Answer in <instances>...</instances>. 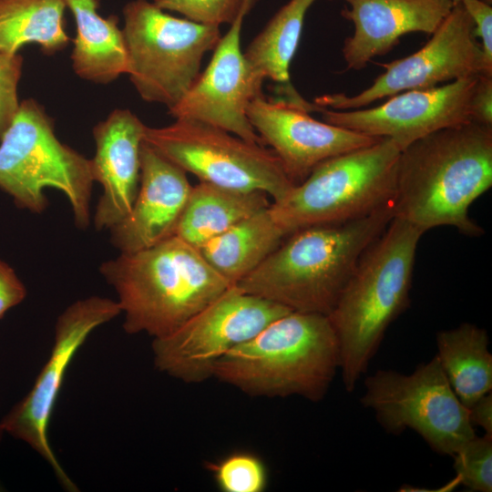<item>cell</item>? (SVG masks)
Returning a JSON list of instances; mask_svg holds the SVG:
<instances>
[{"instance_id":"obj_1","label":"cell","mask_w":492,"mask_h":492,"mask_svg":"<svg viewBox=\"0 0 492 492\" xmlns=\"http://www.w3.org/2000/svg\"><path fill=\"white\" fill-rule=\"evenodd\" d=\"M492 187V127L467 122L439 129L404 149L396 172L394 218L423 234L454 227L478 237L484 230L470 205Z\"/></svg>"},{"instance_id":"obj_2","label":"cell","mask_w":492,"mask_h":492,"mask_svg":"<svg viewBox=\"0 0 492 492\" xmlns=\"http://www.w3.org/2000/svg\"><path fill=\"white\" fill-rule=\"evenodd\" d=\"M393 218L389 206L358 220L295 231L235 285L292 312L328 315L361 256Z\"/></svg>"},{"instance_id":"obj_3","label":"cell","mask_w":492,"mask_h":492,"mask_svg":"<svg viewBox=\"0 0 492 492\" xmlns=\"http://www.w3.org/2000/svg\"><path fill=\"white\" fill-rule=\"evenodd\" d=\"M423 233L393 218L368 246L327 315L340 347V372L353 392L389 325L410 302L416 249Z\"/></svg>"},{"instance_id":"obj_4","label":"cell","mask_w":492,"mask_h":492,"mask_svg":"<svg viewBox=\"0 0 492 492\" xmlns=\"http://www.w3.org/2000/svg\"><path fill=\"white\" fill-rule=\"evenodd\" d=\"M99 272L117 293L125 332L152 339L171 333L231 286L198 249L176 236L120 252Z\"/></svg>"},{"instance_id":"obj_5","label":"cell","mask_w":492,"mask_h":492,"mask_svg":"<svg viewBox=\"0 0 492 492\" xmlns=\"http://www.w3.org/2000/svg\"><path fill=\"white\" fill-rule=\"evenodd\" d=\"M339 369V343L328 316L289 312L227 353L213 378L251 396L319 402Z\"/></svg>"},{"instance_id":"obj_6","label":"cell","mask_w":492,"mask_h":492,"mask_svg":"<svg viewBox=\"0 0 492 492\" xmlns=\"http://www.w3.org/2000/svg\"><path fill=\"white\" fill-rule=\"evenodd\" d=\"M401 147L392 138L325 159L270 210L287 236L358 220L393 206Z\"/></svg>"},{"instance_id":"obj_7","label":"cell","mask_w":492,"mask_h":492,"mask_svg":"<svg viewBox=\"0 0 492 492\" xmlns=\"http://www.w3.org/2000/svg\"><path fill=\"white\" fill-rule=\"evenodd\" d=\"M94 182L91 159L57 138L53 119L37 101H21L0 139V190L34 213L47 207L45 189L58 190L70 203L77 227L85 229Z\"/></svg>"},{"instance_id":"obj_8","label":"cell","mask_w":492,"mask_h":492,"mask_svg":"<svg viewBox=\"0 0 492 492\" xmlns=\"http://www.w3.org/2000/svg\"><path fill=\"white\" fill-rule=\"evenodd\" d=\"M123 16L132 85L143 100L174 107L200 76L205 54L218 45L220 26L175 17L148 0L127 3Z\"/></svg>"},{"instance_id":"obj_9","label":"cell","mask_w":492,"mask_h":492,"mask_svg":"<svg viewBox=\"0 0 492 492\" xmlns=\"http://www.w3.org/2000/svg\"><path fill=\"white\" fill-rule=\"evenodd\" d=\"M144 141L200 181L261 191L273 202L295 186L272 149L200 121L177 118L169 126L146 127Z\"/></svg>"},{"instance_id":"obj_10","label":"cell","mask_w":492,"mask_h":492,"mask_svg":"<svg viewBox=\"0 0 492 492\" xmlns=\"http://www.w3.org/2000/svg\"><path fill=\"white\" fill-rule=\"evenodd\" d=\"M364 385L360 401L388 433L410 428L435 452L449 456L477 436L436 355L410 374L378 370L365 378Z\"/></svg>"},{"instance_id":"obj_11","label":"cell","mask_w":492,"mask_h":492,"mask_svg":"<svg viewBox=\"0 0 492 492\" xmlns=\"http://www.w3.org/2000/svg\"><path fill=\"white\" fill-rule=\"evenodd\" d=\"M289 312L231 285L177 330L152 340L154 365L183 383H202L227 353Z\"/></svg>"},{"instance_id":"obj_12","label":"cell","mask_w":492,"mask_h":492,"mask_svg":"<svg viewBox=\"0 0 492 492\" xmlns=\"http://www.w3.org/2000/svg\"><path fill=\"white\" fill-rule=\"evenodd\" d=\"M121 313L117 300L100 296L80 299L58 316L54 343L46 364L27 395L2 418L4 432L26 443L51 466L62 487L78 491L58 462L48 439V426L70 362L88 335Z\"/></svg>"},{"instance_id":"obj_13","label":"cell","mask_w":492,"mask_h":492,"mask_svg":"<svg viewBox=\"0 0 492 492\" xmlns=\"http://www.w3.org/2000/svg\"><path fill=\"white\" fill-rule=\"evenodd\" d=\"M430 36L425 45L416 52L381 64L385 71L358 94H326L316 97L313 103L333 110L363 108L401 92L431 88L486 74L482 50L475 36V25L461 3L454 5Z\"/></svg>"},{"instance_id":"obj_14","label":"cell","mask_w":492,"mask_h":492,"mask_svg":"<svg viewBox=\"0 0 492 492\" xmlns=\"http://www.w3.org/2000/svg\"><path fill=\"white\" fill-rule=\"evenodd\" d=\"M257 1H246L213 49L205 70L181 100L169 108L175 119L200 121L247 141L263 144L248 118L247 109L251 101L263 96L264 78L251 67L241 48L242 22Z\"/></svg>"},{"instance_id":"obj_15","label":"cell","mask_w":492,"mask_h":492,"mask_svg":"<svg viewBox=\"0 0 492 492\" xmlns=\"http://www.w3.org/2000/svg\"><path fill=\"white\" fill-rule=\"evenodd\" d=\"M479 76V75H478ZM388 97L374 108L333 110L314 104L324 122L377 138L394 139L402 149L435 131L471 122L470 99L477 77Z\"/></svg>"},{"instance_id":"obj_16","label":"cell","mask_w":492,"mask_h":492,"mask_svg":"<svg viewBox=\"0 0 492 492\" xmlns=\"http://www.w3.org/2000/svg\"><path fill=\"white\" fill-rule=\"evenodd\" d=\"M310 107L302 97L269 100L262 96L251 101L247 109L263 144L277 155L295 185L325 159L383 138L316 120L309 114Z\"/></svg>"},{"instance_id":"obj_17","label":"cell","mask_w":492,"mask_h":492,"mask_svg":"<svg viewBox=\"0 0 492 492\" xmlns=\"http://www.w3.org/2000/svg\"><path fill=\"white\" fill-rule=\"evenodd\" d=\"M186 173L143 140L139 187L132 209L109 229L116 249L134 252L174 236L192 188Z\"/></svg>"},{"instance_id":"obj_18","label":"cell","mask_w":492,"mask_h":492,"mask_svg":"<svg viewBox=\"0 0 492 492\" xmlns=\"http://www.w3.org/2000/svg\"><path fill=\"white\" fill-rule=\"evenodd\" d=\"M354 34L342 48L348 70H361L395 48L410 33L432 35L454 7L450 0H342Z\"/></svg>"},{"instance_id":"obj_19","label":"cell","mask_w":492,"mask_h":492,"mask_svg":"<svg viewBox=\"0 0 492 492\" xmlns=\"http://www.w3.org/2000/svg\"><path fill=\"white\" fill-rule=\"evenodd\" d=\"M146 127L130 110L115 109L93 128L92 172L103 189L94 215L97 230H109L132 209L139 187Z\"/></svg>"},{"instance_id":"obj_20","label":"cell","mask_w":492,"mask_h":492,"mask_svg":"<svg viewBox=\"0 0 492 492\" xmlns=\"http://www.w3.org/2000/svg\"><path fill=\"white\" fill-rule=\"evenodd\" d=\"M64 1L76 22L71 55L75 73L96 84H108L128 74V51L118 16H101L98 0Z\"/></svg>"},{"instance_id":"obj_21","label":"cell","mask_w":492,"mask_h":492,"mask_svg":"<svg viewBox=\"0 0 492 492\" xmlns=\"http://www.w3.org/2000/svg\"><path fill=\"white\" fill-rule=\"evenodd\" d=\"M269 196L200 181L192 186L174 236L200 250L238 222L267 209Z\"/></svg>"},{"instance_id":"obj_22","label":"cell","mask_w":492,"mask_h":492,"mask_svg":"<svg viewBox=\"0 0 492 492\" xmlns=\"http://www.w3.org/2000/svg\"><path fill=\"white\" fill-rule=\"evenodd\" d=\"M287 237L270 207L238 222L199 251L231 285L259 266Z\"/></svg>"},{"instance_id":"obj_23","label":"cell","mask_w":492,"mask_h":492,"mask_svg":"<svg viewBox=\"0 0 492 492\" xmlns=\"http://www.w3.org/2000/svg\"><path fill=\"white\" fill-rule=\"evenodd\" d=\"M487 331L463 323L436 333V357L460 402L467 408L492 389V354Z\"/></svg>"},{"instance_id":"obj_24","label":"cell","mask_w":492,"mask_h":492,"mask_svg":"<svg viewBox=\"0 0 492 492\" xmlns=\"http://www.w3.org/2000/svg\"><path fill=\"white\" fill-rule=\"evenodd\" d=\"M66 8L64 0H0V51L18 54L31 43L46 55L64 49Z\"/></svg>"},{"instance_id":"obj_25","label":"cell","mask_w":492,"mask_h":492,"mask_svg":"<svg viewBox=\"0 0 492 492\" xmlns=\"http://www.w3.org/2000/svg\"><path fill=\"white\" fill-rule=\"evenodd\" d=\"M315 0H289L252 39L243 53L264 79L290 83V65L299 46L304 18Z\"/></svg>"},{"instance_id":"obj_26","label":"cell","mask_w":492,"mask_h":492,"mask_svg":"<svg viewBox=\"0 0 492 492\" xmlns=\"http://www.w3.org/2000/svg\"><path fill=\"white\" fill-rule=\"evenodd\" d=\"M206 467L222 492H262L267 487V468L250 452L231 453L217 462H208Z\"/></svg>"},{"instance_id":"obj_27","label":"cell","mask_w":492,"mask_h":492,"mask_svg":"<svg viewBox=\"0 0 492 492\" xmlns=\"http://www.w3.org/2000/svg\"><path fill=\"white\" fill-rule=\"evenodd\" d=\"M459 484L472 491L492 490V436H475L453 456Z\"/></svg>"},{"instance_id":"obj_28","label":"cell","mask_w":492,"mask_h":492,"mask_svg":"<svg viewBox=\"0 0 492 492\" xmlns=\"http://www.w3.org/2000/svg\"><path fill=\"white\" fill-rule=\"evenodd\" d=\"M247 0H154L164 11L177 12L185 18L205 25H231Z\"/></svg>"},{"instance_id":"obj_29","label":"cell","mask_w":492,"mask_h":492,"mask_svg":"<svg viewBox=\"0 0 492 492\" xmlns=\"http://www.w3.org/2000/svg\"><path fill=\"white\" fill-rule=\"evenodd\" d=\"M23 57L0 51V139L11 125L19 108L18 83Z\"/></svg>"},{"instance_id":"obj_30","label":"cell","mask_w":492,"mask_h":492,"mask_svg":"<svg viewBox=\"0 0 492 492\" xmlns=\"http://www.w3.org/2000/svg\"><path fill=\"white\" fill-rule=\"evenodd\" d=\"M463 7L475 25V36L480 38L487 75L492 76V6L490 0H462Z\"/></svg>"},{"instance_id":"obj_31","label":"cell","mask_w":492,"mask_h":492,"mask_svg":"<svg viewBox=\"0 0 492 492\" xmlns=\"http://www.w3.org/2000/svg\"><path fill=\"white\" fill-rule=\"evenodd\" d=\"M470 117L473 122L492 127V76L477 77L470 99Z\"/></svg>"},{"instance_id":"obj_32","label":"cell","mask_w":492,"mask_h":492,"mask_svg":"<svg viewBox=\"0 0 492 492\" xmlns=\"http://www.w3.org/2000/svg\"><path fill=\"white\" fill-rule=\"evenodd\" d=\"M26 289L15 272L0 258V319L6 312L21 303Z\"/></svg>"},{"instance_id":"obj_33","label":"cell","mask_w":492,"mask_h":492,"mask_svg":"<svg viewBox=\"0 0 492 492\" xmlns=\"http://www.w3.org/2000/svg\"><path fill=\"white\" fill-rule=\"evenodd\" d=\"M468 418L473 426H480L485 434L492 436V395H482L467 407Z\"/></svg>"},{"instance_id":"obj_34","label":"cell","mask_w":492,"mask_h":492,"mask_svg":"<svg viewBox=\"0 0 492 492\" xmlns=\"http://www.w3.org/2000/svg\"><path fill=\"white\" fill-rule=\"evenodd\" d=\"M454 5L460 4L462 0H450Z\"/></svg>"},{"instance_id":"obj_35","label":"cell","mask_w":492,"mask_h":492,"mask_svg":"<svg viewBox=\"0 0 492 492\" xmlns=\"http://www.w3.org/2000/svg\"><path fill=\"white\" fill-rule=\"evenodd\" d=\"M3 433H4V431H3V429H2V427L0 425V438H1L2 435H3Z\"/></svg>"},{"instance_id":"obj_36","label":"cell","mask_w":492,"mask_h":492,"mask_svg":"<svg viewBox=\"0 0 492 492\" xmlns=\"http://www.w3.org/2000/svg\"><path fill=\"white\" fill-rule=\"evenodd\" d=\"M1 488V487H0ZM1 490V489H0Z\"/></svg>"}]
</instances>
